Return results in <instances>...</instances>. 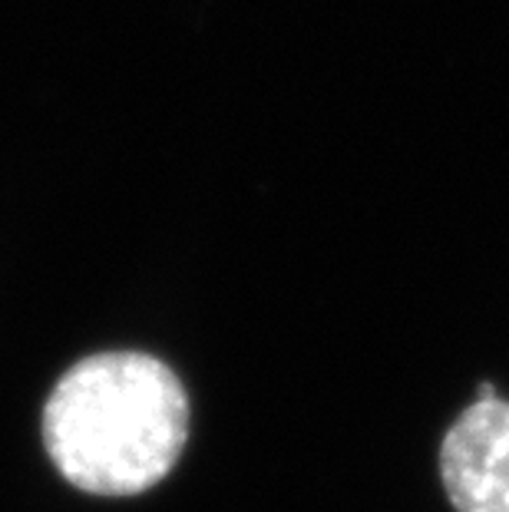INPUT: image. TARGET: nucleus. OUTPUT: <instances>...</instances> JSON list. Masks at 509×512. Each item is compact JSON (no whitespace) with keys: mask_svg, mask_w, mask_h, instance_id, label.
<instances>
[{"mask_svg":"<svg viewBox=\"0 0 509 512\" xmlns=\"http://www.w3.org/2000/svg\"><path fill=\"white\" fill-rule=\"evenodd\" d=\"M189 397L149 354L113 351L73 364L43 407V446L70 486L93 496L153 489L186 450Z\"/></svg>","mask_w":509,"mask_h":512,"instance_id":"nucleus-1","label":"nucleus"},{"mask_svg":"<svg viewBox=\"0 0 509 512\" xmlns=\"http://www.w3.org/2000/svg\"><path fill=\"white\" fill-rule=\"evenodd\" d=\"M440 483L457 512H509V400L493 384L443 433Z\"/></svg>","mask_w":509,"mask_h":512,"instance_id":"nucleus-2","label":"nucleus"}]
</instances>
